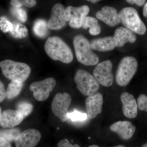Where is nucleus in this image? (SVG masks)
Masks as SVG:
<instances>
[{
  "label": "nucleus",
  "mask_w": 147,
  "mask_h": 147,
  "mask_svg": "<svg viewBox=\"0 0 147 147\" xmlns=\"http://www.w3.org/2000/svg\"><path fill=\"white\" fill-rule=\"evenodd\" d=\"M45 52L52 59L59 61L63 63H69L73 60V56L68 45L60 38H49L45 44Z\"/></svg>",
  "instance_id": "obj_1"
},
{
  "label": "nucleus",
  "mask_w": 147,
  "mask_h": 147,
  "mask_svg": "<svg viewBox=\"0 0 147 147\" xmlns=\"http://www.w3.org/2000/svg\"><path fill=\"white\" fill-rule=\"evenodd\" d=\"M73 42L76 59L80 63L88 66L98 63L99 57L93 52L89 41L85 36L81 34L75 36Z\"/></svg>",
  "instance_id": "obj_2"
},
{
  "label": "nucleus",
  "mask_w": 147,
  "mask_h": 147,
  "mask_svg": "<svg viewBox=\"0 0 147 147\" xmlns=\"http://www.w3.org/2000/svg\"><path fill=\"white\" fill-rule=\"evenodd\" d=\"M4 76L11 82L23 83L31 73L30 67L27 64L10 60H5L0 63Z\"/></svg>",
  "instance_id": "obj_3"
},
{
  "label": "nucleus",
  "mask_w": 147,
  "mask_h": 147,
  "mask_svg": "<svg viewBox=\"0 0 147 147\" xmlns=\"http://www.w3.org/2000/svg\"><path fill=\"white\" fill-rule=\"evenodd\" d=\"M138 63L134 57H125L120 61L116 73V82L119 86H125L137 71Z\"/></svg>",
  "instance_id": "obj_4"
},
{
  "label": "nucleus",
  "mask_w": 147,
  "mask_h": 147,
  "mask_svg": "<svg viewBox=\"0 0 147 147\" xmlns=\"http://www.w3.org/2000/svg\"><path fill=\"white\" fill-rule=\"evenodd\" d=\"M121 22L125 28L138 34H144L146 28L137 11L132 7L123 8L119 12Z\"/></svg>",
  "instance_id": "obj_5"
},
{
  "label": "nucleus",
  "mask_w": 147,
  "mask_h": 147,
  "mask_svg": "<svg viewBox=\"0 0 147 147\" xmlns=\"http://www.w3.org/2000/svg\"><path fill=\"white\" fill-rule=\"evenodd\" d=\"M76 88L82 94L87 96L96 93L100 85L94 76L84 69L77 70L74 76Z\"/></svg>",
  "instance_id": "obj_6"
},
{
  "label": "nucleus",
  "mask_w": 147,
  "mask_h": 147,
  "mask_svg": "<svg viewBox=\"0 0 147 147\" xmlns=\"http://www.w3.org/2000/svg\"><path fill=\"white\" fill-rule=\"evenodd\" d=\"M71 100V96L66 92L58 93L53 97L51 104L52 112L62 122L68 119V109Z\"/></svg>",
  "instance_id": "obj_7"
},
{
  "label": "nucleus",
  "mask_w": 147,
  "mask_h": 147,
  "mask_svg": "<svg viewBox=\"0 0 147 147\" xmlns=\"http://www.w3.org/2000/svg\"><path fill=\"white\" fill-rule=\"evenodd\" d=\"M90 11L88 6L84 5L78 7L69 6L65 9L64 18L69 21V26L73 28L79 29L82 27L84 19Z\"/></svg>",
  "instance_id": "obj_8"
},
{
  "label": "nucleus",
  "mask_w": 147,
  "mask_h": 147,
  "mask_svg": "<svg viewBox=\"0 0 147 147\" xmlns=\"http://www.w3.org/2000/svg\"><path fill=\"white\" fill-rule=\"evenodd\" d=\"M56 85V80L50 77L32 83L30 89L33 92L35 99L38 101H42L49 97L50 92L55 88Z\"/></svg>",
  "instance_id": "obj_9"
},
{
  "label": "nucleus",
  "mask_w": 147,
  "mask_h": 147,
  "mask_svg": "<svg viewBox=\"0 0 147 147\" xmlns=\"http://www.w3.org/2000/svg\"><path fill=\"white\" fill-rule=\"evenodd\" d=\"M112 69L113 64L110 61H104L98 64L93 71V74L100 85L110 87L113 84L114 79Z\"/></svg>",
  "instance_id": "obj_10"
},
{
  "label": "nucleus",
  "mask_w": 147,
  "mask_h": 147,
  "mask_svg": "<svg viewBox=\"0 0 147 147\" xmlns=\"http://www.w3.org/2000/svg\"><path fill=\"white\" fill-rule=\"evenodd\" d=\"M41 134L38 130L29 129L21 132L16 138V147H35L39 143Z\"/></svg>",
  "instance_id": "obj_11"
},
{
  "label": "nucleus",
  "mask_w": 147,
  "mask_h": 147,
  "mask_svg": "<svg viewBox=\"0 0 147 147\" xmlns=\"http://www.w3.org/2000/svg\"><path fill=\"white\" fill-rule=\"evenodd\" d=\"M0 125L4 128H12L22 122L24 116L17 110H7L1 112L0 110Z\"/></svg>",
  "instance_id": "obj_12"
},
{
  "label": "nucleus",
  "mask_w": 147,
  "mask_h": 147,
  "mask_svg": "<svg viewBox=\"0 0 147 147\" xmlns=\"http://www.w3.org/2000/svg\"><path fill=\"white\" fill-rule=\"evenodd\" d=\"M103 97L99 92L88 96L86 98V105L87 115L89 118L94 119L102 111Z\"/></svg>",
  "instance_id": "obj_13"
},
{
  "label": "nucleus",
  "mask_w": 147,
  "mask_h": 147,
  "mask_svg": "<svg viewBox=\"0 0 147 147\" xmlns=\"http://www.w3.org/2000/svg\"><path fill=\"white\" fill-rule=\"evenodd\" d=\"M65 9L63 5L57 3L53 6L51 16L47 21V26L51 30H59L65 26L66 22L64 18Z\"/></svg>",
  "instance_id": "obj_14"
},
{
  "label": "nucleus",
  "mask_w": 147,
  "mask_h": 147,
  "mask_svg": "<svg viewBox=\"0 0 147 147\" xmlns=\"http://www.w3.org/2000/svg\"><path fill=\"white\" fill-rule=\"evenodd\" d=\"M96 18L111 27L118 25L121 22L120 16L115 8L105 6L96 14Z\"/></svg>",
  "instance_id": "obj_15"
},
{
  "label": "nucleus",
  "mask_w": 147,
  "mask_h": 147,
  "mask_svg": "<svg viewBox=\"0 0 147 147\" xmlns=\"http://www.w3.org/2000/svg\"><path fill=\"white\" fill-rule=\"evenodd\" d=\"M120 98L123 115L129 119L135 118L137 115L138 107L134 96L125 92L121 94Z\"/></svg>",
  "instance_id": "obj_16"
},
{
  "label": "nucleus",
  "mask_w": 147,
  "mask_h": 147,
  "mask_svg": "<svg viewBox=\"0 0 147 147\" xmlns=\"http://www.w3.org/2000/svg\"><path fill=\"white\" fill-rule=\"evenodd\" d=\"M111 131L117 133L121 139L128 140L134 135L136 127L128 121H119L110 126Z\"/></svg>",
  "instance_id": "obj_17"
},
{
  "label": "nucleus",
  "mask_w": 147,
  "mask_h": 147,
  "mask_svg": "<svg viewBox=\"0 0 147 147\" xmlns=\"http://www.w3.org/2000/svg\"><path fill=\"white\" fill-rule=\"evenodd\" d=\"M92 50L99 52L111 51L117 47V42L114 36H107L92 40L90 42Z\"/></svg>",
  "instance_id": "obj_18"
},
{
  "label": "nucleus",
  "mask_w": 147,
  "mask_h": 147,
  "mask_svg": "<svg viewBox=\"0 0 147 147\" xmlns=\"http://www.w3.org/2000/svg\"><path fill=\"white\" fill-rule=\"evenodd\" d=\"M114 37L117 41L118 47H123L127 42L134 43L137 39V36L134 32L123 27L116 29Z\"/></svg>",
  "instance_id": "obj_19"
},
{
  "label": "nucleus",
  "mask_w": 147,
  "mask_h": 147,
  "mask_svg": "<svg viewBox=\"0 0 147 147\" xmlns=\"http://www.w3.org/2000/svg\"><path fill=\"white\" fill-rule=\"evenodd\" d=\"M82 27L84 29L89 28V33L92 35H98L100 33L101 28L96 18L87 16L84 19Z\"/></svg>",
  "instance_id": "obj_20"
},
{
  "label": "nucleus",
  "mask_w": 147,
  "mask_h": 147,
  "mask_svg": "<svg viewBox=\"0 0 147 147\" xmlns=\"http://www.w3.org/2000/svg\"><path fill=\"white\" fill-rule=\"evenodd\" d=\"M48 28L47 22L45 20L38 19L34 22L33 29L36 35L39 37L43 38L47 35Z\"/></svg>",
  "instance_id": "obj_21"
},
{
  "label": "nucleus",
  "mask_w": 147,
  "mask_h": 147,
  "mask_svg": "<svg viewBox=\"0 0 147 147\" xmlns=\"http://www.w3.org/2000/svg\"><path fill=\"white\" fill-rule=\"evenodd\" d=\"M23 86V83L11 81L7 89L6 97L11 99L16 97L20 93Z\"/></svg>",
  "instance_id": "obj_22"
},
{
  "label": "nucleus",
  "mask_w": 147,
  "mask_h": 147,
  "mask_svg": "<svg viewBox=\"0 0 147 147\" xmlns=\"http://www.w3.org/2000/svg\"><path fill=\"white\" fill-rule=\"evenodd\" d=\"M13 29L10 34L13 37L21 39L27 36L28 30L26 26L18 23H13Z\"/></svg>",
  "instance_id": "obj_23"
},
{
  "label": "nucleus",
  "mask_w": 147,
  "mask_h": 147,
  "mask_svg": "<svg viewBox=\"0 0 147 147\" xmlns=\"http://www.w3.org/2000/svg\"><path fill=\"white\" fill-rule=\"evenodd\" d=\"M21 133L20 129L18 128L9 129L1 130V137L5 138L11 143L15 141L19 134Z\"/></svg>",
  "instance_id": "obj_24"
},
{
  "label": "nucleus",
  "mask_w": 147,
  "mask_h": 147,
  "mask_svg": "<svg viewBox=\"0 0 147 147\" xmlns=\"http://www.w3.org/2000/svg\"><path fill=\"white\" fill-rule=\"evenodd\" d=\"M16 110L22 114L24 117L28 116L32 113L33 106L31 103L26 101L18 102L16 105Z\"/></svg>",
  "instance_id": "obj_25"
},
{
  "label": "nucleus",
  "mask_w": 147,
  "mask_h": 147,
  "mask_svg": "<svg viewBox=\"0 0 147 147\" xmlns=\"http://www.w3.org/2000/svg\"><path fill=\"white\" fill-rule=\"evenodd\" d=\"M10 3L13 7L16 8H20L23 5L32 7L36 5V1L34 0H12L11 1Z\"/></svg>",
  "instance_id": "obj_26"
},
{
  "label": "nucleus",
  "mask_w": 147,
  "mask_h": 147,
  "mask_svg": "<svg viewBox=\"0 0 147 147\" xmlns=\"http://www.w3.org/2000/svg\"><path fill=\"white\" fill-rule=\"evenodd\" d=\"M88 117L86 113H82L76 110L71 113H68L67 115L68 119L74 122L85 121L88 118Z\"/></svg>",
  "instance_id": "obj_27"
},
{
  "label": "nucleus",
  "mask_w": 147,
  "mask_h": 147,
  "mask_svg": "<svg viewBox=\"0 0 147 147\" xmlns=\"http://www.w3.org/2000/svg\"><path fill=\"white\" fill-rule=\"evenodd\" d=\"M11 14L23 23H25L28 19L26 12L21 8L12 7L11 8Z\"/></svg>",
  "instance_id": "obj_28"
},
{
  "label": "nucleus",
  "mask_w": 147,
  "mask_h": 147,
  "mask_svg": "<svg viewBox=\"0 0 147 147\" xmlns=\"http://www.w3.org/2000/svg\"><path fill=\"white\" fill-rule=\"evenodd\" d=\"M13 24L5 17H1L0 20V28L1 30L4 33L11 32L13 29Z\"/></svg>",
  "instance_id": "obj_29"
},
{
  "label": "nucleus",
  "mask_w": 147,
  "mask_h": 147,
  "mask_svg": "<svg viewBox=\"0 0 147 147\" xmlns=\"http://www.w3.org/2000/svg\"><path fill=\"white\" fill-rule=\"evenodd\" d=\"M137 105L139 110L147 113V96L146 95L141 94L137 99Z\"/></svg>",
  "instance_id": "obj_30"
},
{
  "label": "nucleus",
  "mask_w": 147,
  "mask_h": 147,
  "mask_svg": "<svg viewBox=\"0 0 147 147\" xmlns=\"http://www.w3.org/2000/svg\"><path fill=\"white\" fill-rule=\"evenodd\" d=\"M57 147H80L77 144L72 145L66 139L61 140L58 143Z\"/></svg>",
  "instance_id": "obj_31"
},
{
  "label": "nucleus",
  "mask_w": 147,
  "mask_h": 147,
  "mask_svg": "<svg viewBox=\"0 0 147 147\" xmlns=\"http://www.w3.org/2000/svg\"><path fill=\"white\" fill-rule=\"evenodd\" d=\"M6 97V91H5L4 86L1 82H0V102L3 101Z\"/></svg>",
  "instance_id": "obj_32"
},
{
  "label": "nucleus",
  "mask_w": 147,
  "mask_h": 147,
  "mask_svg": "<svg viewBox=\"0 0 147 147\" xmlns=\"http://www.w3.org/2000/svg\"><path fill=\"white\" fill-rule=\"evenodd\" d=\"M11 143L5 138L0 137V147H11Z\"/></svg>",
  "instance_id": "obj_33"
},
{
  "label": "nucleus",
  "mask_w": 147,
  "mask_h": 147,
  "mask_svg": "<svg viewBox=\"0 0 147 147\" xmlns=\"http://www.w3.org/2000/svg\"><path fill=\"white\" fill-rule=\"evenodd\" d=\"M126 1L129 3L131 4H135L139 6H141L144 4L146 1L145 0H127Z\"/></svg>",
  "instance_id": "obj_34"
},
{
  "label": "nucleus",
  "mask_w": 147,
  "mask_h": 147,
  "mask_svg": "<svg viewBox=\"0 0 147 147\" xmlns=\"http://www.w3.org/2000/svg\"><path fill=\"white\" fill-rule=\"evenodd\" d=\"M143 15L145 17L147 18V2L145 3L143 8Z\"/></svg>",
  "instance_id": "obj_35"
},
{
  "label": "nucleus",
  "mask_w": 147,
  "mask_h": 147,
  "mask_svg": "<svg viewBox=\"0 0 147 147\" xmlns=\"http://www.w3.org/2000/svg\"><path fill=\"white\" fill-rule=\"evenodd\" d=\"M89 1L91 2L92 3H97L98 2L100 1H98V0H91V1Z\"/></svg>",
  "instance_id": "obj_36"
},
{
  "label": "nucleus",
  "mask_w": 147,
  "mask_h": 147,
  "mask_svg": "<svg viewBox=\"0 0 147 147\" xmlns=\"http://www.w3.org/2000/svg\"><path fill=\"white\" fill-rule=\"evenodd\" d=\"M113 147H126L125 146H123V145H119V146H116Z\"/></svg>",
  "instance_id": "obj_37"
},
{
  "label": "nucleus",
  "mask_w": 147,
  "mask_h": 147,
  "mask_svg": "<svg viewBox=\"0 0 147 147\" xmlns=\"http://www.w3.org/2000/svg\"><path fill=\"white\" fill-rule=\"evenodd\" d=\"M89 147H99L98 146H97V145H92V146H90Z\"/></svg>",
  "instance_id": "obj_38"
},
{
  "label": "nucleus",
  "mask_w": 147,
  "mask_h": 147,
  "mask_svg": "<svg viewBox=\"0 0 147 147\" xmlns=\"http://www.w3.org/2000/svg\"><path fill=\"white\" fill-rule=\"evenodd\" d=\"M141 147H147V142L146 144H144L142 145V146Z\"/></svg>",
  "instance_id": "obj_39"
}]
</instances>
